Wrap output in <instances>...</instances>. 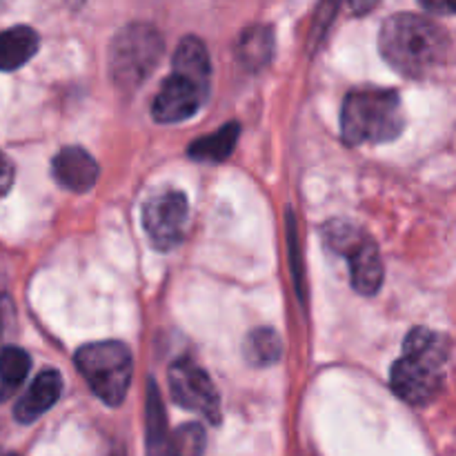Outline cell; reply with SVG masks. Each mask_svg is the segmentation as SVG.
Here are the masks:
<instances>
[{
	"label": "cell",
	"mask_w": 456,
	"mask_h": 456,
	"mask_svg": "<svg viewBox=\"0 0 456 456\" xmlns=\"http://www.w3.org/2000/svg\"><path fill=\"white\" fill-rule=\"evenodd\" d=\"M383 58L408 78H430L450 58V38L444 27L417 13H395L381 27Z\"/></svg>",
	"instance_id": "1"
},
{
	"label": "cell",
	"mask_w": 456,
	"mask_h": 456,
	"mask_svg": "<svg viewBox=\"0 0 456 456\" xmlns=\"http://www.w3.org/2000/svg\"><path fill=\"white\" fill-rule=\"evenodd\" d=\"M212 62L203 40L185 36L174 53V71L163 80L151 102V116L159 123H183L200 111L209 96Z\"/></svg>",
	"instance_id": "2"
},
{
	"label": "cell",
	"mask_w": 456,
	"mask_h": 456,
	"mask_svg": "<svg viewBox=\"0 0 456 456\" xmlns=\"http://www.w3.org/2000/svg\"><path fill=\"white\" fill-rule=\"evenodd\" d=\"M450 341L439 332L417 328L408 334L401 359L392 365L390 386L410 405H428L444 387Z\"/></svg>",
	"instance_id": "3"
},
{
	"label": "cell",
	"mask_w": 456,
	"mask_h": 456,
	"mask_svg": "<svg viewBox=\"0 0 456 456\" xmlns=\"http://www.w3.org/2000/svg\"><path fill=\"white\" fill-rule=\"evenodd\" d=\"M403 129V105L395 89H356L343 101L341 134L347 145L390 142Z\"/></svg>",
	"instance_id": "4"
},
{
	"label": "cell",
	"mask_w": 456,
	"mask_h": 456,
	"mask_svg": "<svg viewBox=\"0 0 456 456\" xmlns=\"http://www.w3.org/2000/svg\"><path fill=\"white\" fill-rule=\"evenodd\" d=\"M165 52L163 36L147 22H132L114 36L110 47L111 80L123 92H134L156 69Z\"/></svg>",
	"instance_id": "5"
},
{
	"label": "cell",
	"mask_w": 456,
	"mask_h": 456,
	"mask_svg": "<svg viewBox=\"0 0 456 456\" xmlns=\"http://www.w3.org/2000/svg\"><path fill=\"white\" fill-rule=\"evenodd\" d=\"M76 368L102 403L120 405L132 383V352L120 341L87 343L76 352Z\"/></svg>",
	"instance_id": "6"
},
{
	"label": "cell",
	"mask_w": 456,
	"mask_h": 456,
	"mask_svg": "<svg viewBox=\"0 0 456 456\" xmlns=\"http://www.w3.org/2000/svg\"><path fill=\"white\" fill-rule=\"evenodd\" d=\"M323 239L332 252L350 263L352 288L363 297H372L381 289L383 261L377 243L347 221H330L323 227Z\"/></svg>",
	"instance_id": "7"
},
{
	"label": "cell",
	"mask_w": 456,
	"mask_h": 456,
	"mask_svg": "<svg viewBox=\"0 0 456 456\" xmlns=\"http://www.w3.org/2000/svg\"><path fill=\"white\" fill-rule=\"evenodd\" d=\"M190 221V203L183 191H159L142 208V227L151 248L169 252L185 239Z\"/></svg>",
	"instance_id": "8"
},
{
	"label": "cell",
	"mask_w": 456,
	"mask_h": 456,
	"mask_svg": "<svg viewBox=\"0 0 456 456\" xmlns=\"http://www.w3.org/2000/svg\"><path fill=\"white\" fill-rule=\"evenodd\" d=\"M169 390L181 408L199 412L209 423H221V396L209 374L191 359H178L169 368Z\"/></svg>",
	"instance_id": "9"
},
{
	"label": "cell",
	"mask_w": 456,
	"mask_h": 456,
	"mask_svg": "<svg viewBox=\"0 0 456 456\" xmlns=\"http://www.w3.org/2000/svg\"><path fill=\"white\" fill-rule=\"evenodd\" d=\"M52 172L53 178L58 181V185L65 187V190L69 191H76V194H83V191H89L96 185L98 165L87 150L69 145L62 147V150L53 156Z\"/></svg>",
	"instance_id": "10"
},
{
	"label": "cell",
	"mask_w": 456,
	"mask_h": 456,
	"mask_svg": "<svg viewBox=\"0 0 456 456\" xmlns=\"http://www.w3.org/2000/svg\"><path fill=\"white\" fill-rule=\"evenodd\" d=\"M62 392V379L56 370H43L38 377L34 379V383L29 386V390L20 396V401L16 403V421L20 423H34L36 419L43 417L47 410H52L56 405V401L61 399Z\"/></svg>",
	"instance_id": "11"
},
{
	"label": "cell",
	"mask_w": 456,
	"mask_h": 456,
	"mask_svg": "<svg viewBox=\"0 0 456 456\" xmlns=\"http://www.w3.org/2000/svg\"><path fill=\"white\" fill-rule=\"evenodd\" d=\"M40 38L31 27L18 25L0 31V71H13L38 52Z\"/></svg>",
	"instance_id": "12"
},
{
	"label": "cell",
	"mask_w": 456,
	"mask_h": 456,
	"mask_svg": "<svg viewBox=\"0 0 456 456\" xmlns=\"http://www.w3.org/2000/svg\"><path fill=\"white\" fill-rule=\"evenodd\" d=\"M274 52V34L267 25H252L240 31L239 45H236V58L243 67L256 71L270 62Z\"/></svg>",
	"instance_id": "13"
},
{
	"label": "cell",
	"mask_w": 456,
	"mask_h": 456,
	"mask_svg": "<svg viewBox=\"0 0 456 456\" xmlns=\"http://www.w3.org/2000/svg\"><path fill=\"white\" fill-rule=\"evenodd\" d=\"M240 136V125L239 123H227L221 129H216L209 136L199 138L190 145L187 154L194 160L200 163H223V160L230 159V154L234 151L236 141Z\"/></svg>",
	"instance_id": "14"
},
{
	"label": "cell",
	"mask_w": 456,
	"mask_h": 456,
	"mask_svg": "<svg viewBox=\"0 0 456 456\" xmlns=\"http://www.w3.org/2000/svg\"><path fill=\"white\" fill-rule=\"evenodd\" d=\"M147 454L150 456H169V430L165 419L163 401L159 390L151 386L147 392Z\"/></svg>",
	"instance_id": "15"
},
{
	"label": "cell",
	"mask_w": 456,
	"mask_h": 456,
	"mask_svg": "<svg viewBox=\"0 0 456 456\" xmlns=\"http://www.w3.org/2000/svg\"><path fill=\"white\" fill-rule=\"evenodd\" d=\"M29 368L31 359L22 347L7 346L0 350V401L9 399L22 386Z\"/></svg>",
	"instance_id": "16"
},
{
	"label": "cell",
	"mask_w": 456,
	"mask_h": 456,
	"mask_svg": "<svg viewBox=\"0 0 456 456\" xmlns=\"http://www.w3.org/2000/svg\"><path fill=\"white\" fill-rule=\"evenodd\" d=\"M281 337L272 328H256L248 334L243 346L245 359L256 368H267L281 359Z\"/></svg>",
	"instance_id": "17"
},
{
	"label": "cell",
	"mask_w": 456,
	"mask_h": 456,
	"mask_svg": "<svg viewBox=\"0 0 456 456\" xmlns=\"http://www.w3.org/2000/svg\"><path fill=\"white\" fill-rule=\"evenodd\" d=\"M208 448V435L200 423H183L169 432V456H203Z\"/></svg>",
	"instance_id": "18"
},
{
	"label": "cell",
	"mask_w": 456,
	"mask_h": 456,
	"mask_svg": "<svg viewBox=\"0 0 456 456\" xmlns=\"http://www.w3.org/2000/svg\"><path fill=\"white\" fill-rule=\"evenodd\" d=\"M13 185V165L7 156L0 151V199L12 190Z\"/></svg>",
	"instance_id": "19"
},
{
	"label": "cell",
	"mask_w": 456,
	"mask_h": 456,
	"mask_svg": "<svg viewBox=\"0 0 456 456\" xmlns=\"http://www.w3.org/2000/svg\"><path fill=\"white\" fill-rule=\"evenodd\" d=\"M0 456H18V454H0Z\"/></svg>",
	"instance_id": "20"
}]
</instances>
